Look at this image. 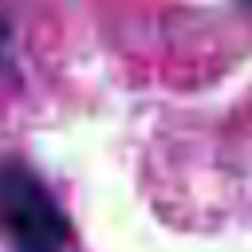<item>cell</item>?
Segmentation results:
<instances>
[{"label":"cell","instance_id":"obj_1","mask_svg":"<svg viewBox=\"0 0 252 252\" xmlns=\"http://www.w3.org/2000/svg\"><path fill=\"white\" fill-rule=\"evenodd\" d=\"M0 236L12 252H67L71 244L63 205L16 154H0Z\"/></svg>","mask_w":252,"mask_h":252},{"label":"cell","instance_id":"obj_2","mask_svg":"<svg viewBox=\"0 0 252 252\" xmlns=\"http://www.w3.org/2000/svg\"><path fill=\"white\" fill-rule=\"evenodd\" d=\"M240 4H244V8H252V0H240Z\"/></svg>","mask_w":252,"mask_h":252}]
</instances>
